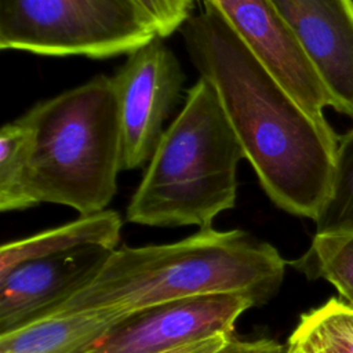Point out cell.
<instances>
[{
	"label": "cell",
	"mask_w": 353,
	"mask_h": 353,
	"mask_svg": "<svg viewBox=\"0 0 353 353\" xmlns=\"http://www.w3.org/2000/svg\"><path fill=\"white\" fill-rule=\"evenodd\" d=\"M201 1L179 29L193 66L214 87L268 197L316 221L331 189L338 137L274 79L210 0Z\"/></svg>",
	"instance_id": "6da1fadb"
},
{
	"label": "cell",
	"mask_w": 353,
	"mask_h": 353,
	"mask_svg": "<svg viewBox=\"0 0 353 353\" xmlns=\"http://www.w3.org/2000/svg\"><path fill=\"white\" fill-rule=\"evenodd\" d=\"M285 265L272 244L240 229L210 226L170 244L113 250L84 285L41 317L83 309L132 313L219 294L262 306L279 291Z\"/></svg>",
	"instance_id": "7a4b0ae2"
},
{
	"label": "cell",
	"mask_w": 353,
	"mask_h": 353,
	"mask_svg": "<svg viewBox=\"0 0 353 353\" xmlns=\"http://www.w3.org/2000/svg\"><path fill=\"white\" fill-rule=\"evenodd\" d=\"M21 121L30 145L28 208L68 205L80 215L103 211L123 171V132L113 77L90 81L32 106Z\"/></svg>",
	"instance_id": "3957f363"
},
{
	"label": "cell",
	"mask_w": 353,
	"mask_h": 353,
	"mask_svg": "<svg viewBox=\"0 0 353 353\" xmlns=\"http://www.w3.org/2000/svg\"><path fill=\"white\" fill-rule=\"evenodd\" d=\"M243 159V146L214 87L200 77L164 130L130 200L127 221L210 228L216 215L234 207Z\"/></svg>",
	"instance_id": "277c9868"
},
{
	"label": "cell",
	"mask_w": 353,
	"mask_h": 353,
	"mask_svg": "<svg viewBox=\"0 0 353 353\" xmlns=\"http://www.w3.org/2000/svg\"><path fill=\"white\" fill-rule=\"evenodd\" d=\"M135 0H0V48L103 59L157 37Z\"/></svg>",
	"instance_id": "5b68a950"
},
{
	"label": "cell",
	"mask_w": 353,
	"mask_h": 353,
	"mask_svg": "<svg viewBox=\"0 0 353 353\" xmlns=\"http://www.w3.org/2000/svg\"><path fill=\"white\" fill-rule=\"evenodd\" d=\"M185 80L179 61L157 36L128 54L113 76L123 132V171L149 161Z\"/></svg>",
	"instance_id": "8992f818"
},
{
	"label": "cell",
	"mask_w": 353,
	"mask_h": 353,
	"mask_svg": "<svg viewBox=\"0 0 353 353\" xmlns=\"http://www.w3.org/2000/svg\"><path fill=\"white\" fill-rule=\"evenodd\" d=\"M254 303L219 294L174 301L132 312L85 353H159L215 335H233L237 319Z\"/></svg>",
	"instance_id": "52a82bcc"
},
{
	"label": "cell",
	"mask_w": 353,
	"mask_h": 353,
	"mask_svg": "<svg viewBox=\"0 0 353 353\" xmlns=\"http://www.w3.org/2000/svg\"><path fill=\"white\" fill-rule=\"evenodd\" d=\"M248 50L314 119L331 97L291 28L270 0H210Z\"/></svg>",
	"instance_id": "ba28073f"
},
{
	"label": "cell",
	"mask_w": 353,
	"mask_h": 353,
	"mask_svg": "<svg viewBox=\"0 0 353 353\" xmlns=\"http://www.w3.org/2000/svg\"><path fill=\"white\" fill-rule=\"evenodd\" d=\"M327 88L353 120V0H270Z\"/></svg>",
	"instance_id": "9c48e42d"
},
{
	"label": "cell",
	"mask_w": 353,
	"mask_h": 353,
	"mask_svg": "<svg viewBox=\"0 0 353 353\" xmlns=\"http://www.w3.org/2000/svg\"><path fill=\"white\" fill-rule=\"evenodd\" d=\"M112 251L88 247L28 261L0 277V334L12 331L84 285Z\"/></svg>",
	"instance_id": "30bf717a"
},
{
	"label": "cell",
	"mask_w": 353,
	"mask_h": 353,
	"mask_svg": "<svg viewBox=\"0 0 353 353\" xmlns=\"http://www.w3.org/2000/svg\"><path fill=\"white\" fill-rule=\"evenodd\" d=\"M128 314L83 309L36 319L0 334V353H85Z\"/></svg>",
	"instance_id": "8fae6325"
},
{
	"label": "cell",
	"mask_w": 353,
	"mask_h": 353,
	"mask_svg": "<svg viewBox=\"0 0 353 353\" xmlns=\"http://www.w3.org/2000/svg\"><path fill=\"white\" fill-rule=\"evenodd\" d=\"M123 221L119 212L103 210L37 234L10 241L0 248V277L28 261L98 247L113 251L120 241Z\"/></svg>",
	"instance_id": "7c38bea8"
},
{
	"label": "cell",
	"mask_w": 353,
	"mask_h": 353,
	"mask_svg": "<svg viewBox=\"0 0 353 353\" xmlns=\"http://www.w3.org/2000/svg\"><path fill=\"white\" fill-rule=\"evenodd\" d=\"M287 347L296 353H353V307L332 298L302 314Z\"/></svg>",
	"instance_id": "4fadbf2b"
},
{
	"label": "cell",
	"mask_w": 353,
	"mask_h": 353,
	"mask_svg": "<svg viewBox=\"0 0 353 353\" xmlns=\"http://www.w3.org/2000/svg\"><path fill=\"white\" fill-rule=\"evenodd\" d=\"M288 265L309 279L327 280L353 307V232L316 233L305 254Z\"/></svg>",
	"instance_id": "5bb4252c"
},
{
	"label": "cell",
	"mask_w": 353,
	"mask_h": 353,
	"mask_svg": "<svg viewBox=\"0 0 353 353\" xmlns=\"http://www.w3.org/2000/svg\"><path fill=\"white\" fill-rule=\"evenodd\" d=\"M30 137L28 127L17 119L0 131V210H26V174Z\"/></svg>",
	"instance_id": "9a60e30c"
},
{
	"label": "cell",
	"mask_w": 353,
	"mask_h": 353,
	"mask_svg": "<svg viewBox=\"0 0 353 353\" xmlns=\"http://www.w3.org/2000/svg\"><path fill=\"white\" fill-rule=\"evenodd\" d=\"M314 222L316 233L353 232V128L338 141L331 189Z\"/></svg>",
	"instance_id": "2e32d148"
},
{
	"label": "cell",
	"mask_w": 353,
	"mask_h": 353,
	"mask_svg": "<svg viewBox=\"0 0 353 353\" xmlns=\"http://www.w3.org/2000/svg\"><path fill=\"white\" fill-rule=\"evenodd\" d=\"M156 25L160 37H167L179 30L190 17L192 0H135Z\"/></svg>",
	"instance_id": "e0dca14e"
},
{
	"label": "cell",
	"mask_w": 353,
	"mask_h": 353,
	"mask_svg": "<svg viewBox=\"0 0 353 353\" xmlns=\"http://www.w3.org/2000/svg\"><path fill=\"white\" fill-rule=\"evenodd\" d=\"M287 346L280 345L272 339H254L243 341L232 338L226 346H223L216 353H285Z\"/></svg>",
	"instance_id": "ac0fdd59"
},
{
	"label": "cell",
	"mask_w": 353,
	"mask_h": 353,
	"mask_svg": "<svg viewBox=\"0 0 353 353\" xmlns=\"http://www.w3.org/2000/svg\"><path fill=\"white\" fill-rule=\"evenodd\" d=\"M234 335H215L201 341H196L192 343H186L182 346H176L168 350H163L159 353H216L223 346L229 343V341Z\"/></svg>",
	"instance_id": "d6986e66"
},
{
	"label": "cell",
	"mask_w": 353,
	"mask_h": 353,
	"mask_svg": "<svg viewBox=\"0 0 353 353\" xmlns=\"http://www.w3.org/2000/svg\"><path fill=\"white\" fill-rule=\"evenodd\" d=\"M285 353H296V352H294V350H291V349L287 347V349H285Z\"/></svg>",
	"instance_id": "ffe728a7"
},
{
	"label": "cell",
	"mask_w": 353,
	"mask_h": 353,
	"mask_svg": "<svg viewBox=\"0 0 353 353\" xmlns=\"http://www.w3.org/2000/svg\"><path fill=\"white\" fill-rule=\"evenodd\" d=\"M192 1H196V0H192Z\"/></svg>",
	"instance_id": "44dd1931"
}]
</instances>
